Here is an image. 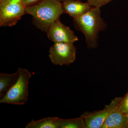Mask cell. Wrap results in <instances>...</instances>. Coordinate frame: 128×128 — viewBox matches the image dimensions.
Instances as JSON below:
<instances>
[{
    "label": "cell",
    "mask_w": 128,
    "mask_h": 128,
    "mask_svg": "<svg viewBox=\"0 0 128 128\" xmlns=\"http://www.w3.org/2000/svg\"><path fill=\"white\" fill-rule=\"evenodd\" d=\"M101 14L100 8L92 7L82 16L73 18L76 28L84 34L89 48L97 47L98 33L106 27V23L101 17Z\"/></svg>",
    "instance_id": "obj_2"
},
{
    "label": "cell",
    "mask_w": 128,
    "mask_h": 128,
    "mask_svg": "<svg viewBox=\"0 0 128 128\" xmlns=\"http://www.w3.org/2000/svg\"><path fill=\"white\" fill-rule=\"evenodd\" d=\"M59 0V1H63V0L64 1V0Z\"/></svg>",
    "instance_id": "obj_18"
},
{
    "label": "cell",
    "mask_w": 128,
    "mask_h": 128,
    "mask_svg": "<svg viewBox=\"0 0 128 128\" xmlns=\"http://www.w3.org/2000/svg\"><path fill=\"white\" fill-rule=\"evenodd\" d=\"M64 12L73 18L82 16L92 8L88 2H82L75 0H65L62 3Z\"/></svg>",
    "instance_id": "obj_8"
},
{
    "label": "cell",
    "mask_w": 128,
    "mask_h": 128,
    "mask_svg": "<svg viewBox=\"0 0 128 128\" xmlns=\"http://www.w3.org/2000/svg\"><path fill=\"white\" fill-rule=\"evenodd\" d=\"M101 128H128L126 114L117 108L109 114Z\"/></svg>",
    "instance_id": "obj_9"
},
{
    "label": "cell",
    "mask_w": 128,
    "mask_h": 128,
    "mask_svg": "<svg viewBox=\"0 0 128 128\" xmlns=\"http://www.w3.org/2000/svg\"><path fill=\"white\" fill-rule=\"evenodd\" d=\"M10 0H0V2H5L8 1Z\"/></svg>",
    "instance_id": "obj_16"
},
{
    "label": "cell",
    "mask_w": 128,
    "mask_h": 128,
    "mask_svg": "<svg viewBox=\"0 0 128 128\" xmlns=\"http://www.w3.org/2000/svg\"><path fill=\"white\" fill-rule=\"evenodd\" d=\"M58 118L50 117L35 121L32 119L25 126L26 128H58Z\"/></svg>",
    "instance_id": "obj_11"
},
{
    "label": "cell",
    "mask_w": 128,
    "mask_h": 128,
    "mask_svg": "<svg viewBox=\"0 0 128 128\" xmlns=\"http://www.w3.org/2000/svg\"><path fill=\"white\" fill-rule=\"evenodd\" d=\"M126 117H127V121H128V113L126 114Z\"/></svg>",
    "instance_id": "obj_17"
},
{
    "label": "cell",
    "mask_w": 128,
    "mask_h": 128,
    "mask_svg": "<svg viewBox=\"0 0 128 128\" xmlns=\"http://www.w3.org/2000/svg\"><path fill=\"white\" fill-rule=\"evenodd\" d=\"M18 71L12 74L0 73V99L2 98L16 83L19 76Z\"/></svg>",
    "instance_id": "obj_10"
},
{
    "label": "cell",
    "mask_w": 128,
    "mask_h": 128,
    "mask_svg": "<svg viewBox=\"0 0 128 128\" xmlns=\"http://www.w3.org/2000/svg\"><path fill=\"white\" fill-rule=\"evenodd\" d=\"M18 71L19 76L17 80L4 96L0 99V103L22 105L27 102L29 94L28 84L32 74L25 68H19Z\"/></svg>",
    "instance_id": "obj_3"
},
{
    "label": "cell",
    "mask_w": 128,
    "mask_h": 128,
    "mask_svg": "<svg viewBox=\"0 0 128 128\" xmlns=\"http://www.w3.org/2000/svg\"><path fill=\"white\" fill-rule=\"evenodd\" d=\"M58 128H86L84 120L81 117L70 119H63L58 118Z\"/></svg>",
    "instance_id": "obj_12"
},
{
    "label": "cell",
    "mask_w": 128,
    "mask_h": 128,
    "mask_svg": "<svg viewBox=\"0 0 128 128\" xmlns=\"http://www.w3.org/2000/svg\"><path fill=\"white\" fill-rule=\"evenodd\" d=\"M118 108L122 112L126 114L128 113V91L123 97H122L118 104Z\"/></svg>",
    "instance_id": "obj_13"
},
{
    "label": "cell",
    "mask_w": 128,
    "mask_h": 128,
    "mask_svg": "<svg viewBox=\"0 0 128 128\" xmlns=\"http://www.w3.org/2000/svg\"><path fill=\"white\" fill-rule=\"evenodd\" d=\"M26 6L21 0L0 2V26H12L25 14Z\"/></svg>",
    "instance_id": "obj_4"
},
{
    "label": "cell",
    "mask_w": 128,
    "mask_h": 128,
    "mask_svg": "<svg viewBox=\"0 0 128 128\" xmlns=\"http://www.w3.org/2000/svg\"><path fill=\"white\" fill-rule=\"evenodd\" d=\"M40 0H21V2H22L26 7L31 6L34 4V3L38 2Z\"/></svg>",
    "instance_id": "obj_15"
},
{
    "label": "cell",
    "mask_w": 128,
    "mask_h": 128,
    "mask_svg": "<svg viewBox=\"0 0 128 128\" xmlns=\"http://www.w3.org/2000/svg\"><path fill=\"white\" fill-rule=\"evenodd\" d=\"M121 98H114L102 110L84 112L80 117L84 120L86 128H101L109 114L118 108Z\"/></svg>",
    "instance_id": "obj_6"
},
{
    "label": "cell",
    "mask_w": 128,
    "mask_h": 128,
    "mask_svg": "<svg viewBox=\"0 0 128 128\" xmlns=\"http://www.w3.org/2000/svg\"><path fill=\"white\" fill-rule=\"evenodd\" d=\"M50 58L56 65L68 66L75 60L76 48L73 44L54 43L50 48Z\"/></svg>",
    "instance_id": "obj_5"
},
{
    "label": "cell",
    "mask_w": 128,
    "mask_h": 128,
    "mask_svg": "<svg viewBox=\"0 0 128 128\" xmlns=\"http://www.w3.org/2000/svg\"><path fill=\"white\" fill-rule=\"evenodd\" d=\"M91 6L100 8L107 4L112 0H86Z\"/></svg>",
    "instance_id": "obj_14"
},
{
    "label": "cell",
    "mask_w": 128,
    "mask_h": 128,
    "mask_svg": "<svg viewBox=\"0 0 128 128\" xmlns=\"http://www.w3.org/2000/svg\"><path fill=\"white\" fill-rule=\"evenodd\" d=\"M47 33L50 40L54 43L73 44L78 40L74 32L68 27L63 24L60 19L51 24Z\"/></svg>",
    "instance_id": "obj_7"
},
{
    "label": "cell",
    "mask_w": 128,
    "mask_h": 128,
    "mask_svg": "<svg viewBox=\"0 0 128 128\" xmlns=\"http://www.w3.org/2000/svg\"><path fill=\"white\" fill-rule=\"evenodd\" d=\"M64 12L62 3L58 0H40L25 8V14L32 16L33 24L45 32Z\"/></svg>",
    "instance_id": "obj_1"
}]
</instances>
